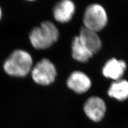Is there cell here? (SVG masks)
<instances>
[{
    "label": "cell",
    "mask_w": 128,
    "mask_h": 128,
    "mask_svg": "<svg viewBox=\"0 0 128 128\" xmlns=\"http://www.w3.org/2000/svg\"><path fill=\"white\" fill-rule=\"evenodd\" d=\"M33 67V61L27 51L17 49L14 51L6 59L3 70L11 76L24 78L28 75Z\"/></svg>",
    "instance_id": "6da1fadb"
},
{
    "label": "cell",
    "mask_w": 128,
    "mask_h": 128,
    "mask_svg": "<svg viewBox=\"0 0 128 128\" xmlns=\"http://www.w3.org/2000/svg\"><path fill=\"white\" fill-rule=\"evenodd\" d=\"M59 31L54 24L50 21H44L39 26L30 32V41L32 46L37 50H46L57 42Z\"/></svg>",
    "instance_id": "7a4b0ae2"
},
{
    "label": "cell",
    "mask_w": 128,
    "mask_h": 128,
    "mask_svg": "<svg viewBox=\"0 0 128 128\" xmlns=\"http://www.w3.org/2000/svg\"><path fill=\"white\" fill-rule=\"evenodd\" d=\"M84 27L96 32L102 30L108 22V16L104 7L92 3L86 8L83 16Z\"/></svg>",
    "instance_id": "3957f363"
},
{
    "label": "cell",
    "mask_w": 128,
    "mask_h": 128,
    "mask_svg": "<svg viewBox=\"0 0 128 128\" xmlns=\"http://www.w3.org/2000/svg\"><path fill=\"white\" fill-rule=\"evenodd\" d=\"M30 74L34 82L40 86H46L54 82L57 72L49 59L43 58L33 66Z\"/></svg>",
    "instance_id": "277c9868"
},
{
    "label": "cell",
    "mask_w": 128,
    "mask_h": 128,
    "mask_svg": "<svg viewBox=\"0 0 128 128\" xmlns=\"http://www.w3.org/2000/svg\"><path fill=\"white\" fill-rule=\"evenodd\" d=\"M107 110L105 101L98 96H91L85 102L83 111L88 118L94 122H99L105 117Z\"/></svg>",
    "instance_id": "5b68a950"
},
{
    "label": "cell",
    "mask_w": 128,
    "mask_h": 128,
    "mask_svg": "<svg viewBox=\"0 0 128 128\" xmlns=\"http://www.w3.org/2000/svg\"><path fill=\"white\" fill-rule=\"evenodd\" d=\"M67 87L77 94H82L89 91L92 86V82L89 76L80 70L72 72L68 78Z\"/></svg>",
    "instance_id": "8992f818"
},
{
    "label": "cell",
    "mask_w": 128,
    "mask_h": 128,
    "mask_svg": "<svg viewBox=\"0 0 128 128\" xmlns=\"http://www.w3.org/2000/svg\"><path fill=\"white\" fill-rule=\"evenodd\" d=\"M126 68V63L124 60L112 58L108 60L104 65L102 74L107 78L116 81L122 78Z\"/></svg>",
    "instance_id": "52a82bcc"
},
{
    "label": "cell",
    "mask_w": 128,
    "mask_h": 128,
    "mask_svg": "<svg viewBox=\"0 0 128 128\" xmlns=\"http://www.w3.org/2000/svg\"><path fill=\"white\" fill-rule=\"evenodd\" d=\"M75 3L70 0H63L57 3L53 9L54 18L60 23L70 22L75 13Z\"/></svg>",
    "instance_id": "ba28073f"
},
{
    "label": "cell",
    "mask_w": 128,
    "mask_h": 128,
    "mask_svg": "<svg viewBox=\"0 0 128 128\" xmlns=\"http://www.w3.org/2000/svg\"><path fill=\"white\" fill-rule=\"evenodd\" d=\"M78 36L84 45L94 54L101 50L102 41L97 32L83 26L80 29Z\"/></svg>",
    "instance_id": "9c48e42d"
},
{
    "label": "cell",
    "mask_w": 128,
    "mask_h": 128,
    "mask_svg": "<svg viewBox=\"0 0 128 128\" xmlns=\"http://www.w3.org/2000/svg\"><path fill=\"white\" fill-rule=\"evenodd\" d=\"M72 55L75 60L85 63L93 57L94 54L84 45L78 36H76L72 43Z\"/></svg>",
    "instance_id": "30bf717a"
},
{
    "label": "cell",
    "mask_w": 128,
    "mask_h": 128,
    "mask_svg": "<svg viewBox=\"0 0 128 128\" xmlns=\"http://www.w3.org/2000/svg\"><path fill=\"white\" fill-rule=\"evenodd\" d=\"M110 98L123 102L128 99V81L120 79L111 83L107 91Z\"/></svg>",
    "instance_id": "8fae6325"
},
{
    "label": "cell",
    "mask_w": 128,
    "mask_h": 128,
    "mask_svg": "<svg viewBox=\"0 0 128 128\" xmlns=\"http://www.w3.org/2000/svg\"><path fill=\"white\" fill-rule=\"evenodd\" d=\"M2 17V10L1 6H0V20H1Z\"/></svg>",
    "instance_id": "7c38bea8"
}]
</instances>
